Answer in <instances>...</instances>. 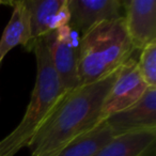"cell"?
Wrapping results in <instances>:
<instances>
[{
  "label": "cell",
  "instance_id": "obj_1",
  "mask_svg": "<svg viewBox=\"0 0 156 156\" xmlns=\"http://www.w3.org/2000/svg\"><path fill=\"white\" fill-rule=\"evenodd\" d=\"M118 71L65 92L29 144L31 156H55L71 140L101 122L103 104Z\"/></svg>",
  "mask_w": 156,
  "mask_h": 156
},
{
  "label": "cell",
  "instance_id": "obj_2",
  "mask_svg": "<svg viewBox=\"0 0 156 156\" xmlns=\"http://www.w3.org/2000/svg\"><path fill=\"white\" fill-rule=\"evenodd\" d=\"M32 51L37 59V78L29 105L15 129L0 140V156H14L20 150L28 147L60 98L67 92L61 86L43 39L35 42Z\"/></svg>",
  "mask_w": 156,
  "mask_h": 156
},
{
  "label": "cell",
  "instance_id": "obj_3",
  "mask_svg": "<svg viewBox=\"0 0 156 156\" xmlns=\"http://www.w3.org/2000/svg\"><path fill=\"white\" fill-rule=\"evenodd\" d=\"M135 51L123 17L94 26L78 41L79 86L96 83L111 75Z\"/></svg>",
  "mask_w": 156,
  "mask_h": 156
},
{
  "label": "cell",
  "instance_id": "obj_4",
  "mask_svg": "<svg viewBox=\"0 0 156 156\" xmlns=\"http://www.w3.org/2000/svg\"><path fill=\"white\" fill-rule=\"evenodd\" d=\"M77 32L69 25L46 34L42 39L46 44L50 62L61 86L65 91L79 87L78 77V41Z\"/></svg>",
  "mask_w": 156,
  "mask_h": 156
},
{
  "label": "cell",
  "instance_id": "obj_5",
  "mask_svg": "<svg viewBox=\"0 0 156 156\" xmlns=\"http://www.w3.org/2000/svg\"><path fill=\"white\" fill-rule=\"evenodd\" d=\"M147 88L138 71L137 60L132 57L118 71L117 78L103 104L101 121L137 103Z\"/></svg>",
  "mask_w": 156,
  "mask_h": 156
},
{
  "label": "cell",
  "instance_id": "obj_6",
  "mask_svg": "<svg viewBox=\"0 0 156 156\" xmlns=\"http://www.w3.org/2000/svg\"><path fill=\"white\" fill-rule=\"evenodd\" d=\"M124 25L127 35L136 50L156 42V1L155 0H125Z\"/></svg>",
  "mask_w": 156,
  "mask_h": 156
},
{
  "label": "cell",
  "instance_id": "obj_7",
  "mask_svg": "<svg viewBox=\"0 0 156 156\" xmlns=\"http://www.w3.org/2000/svg\"><path fill=\"white\" fill-rule=\"evenodd\" d=\"M30 17V41L26 49L32 51L35 42L69 25L67 0H25Z\"/></svg>",
  "mask_w": 156,
  "mask_h": 156
},
{
  "label": "cell",
  "instance_id": "obj_8",
  "mask_svg": "<svg viewBox=\"0 0 156 156\" xmlns=\"http://www.w3.org/2000/svg\"><path fill=\"white\" fill-rule=\"evenodd\" d=\"M69 26L81 37L103 22L123 17L121 0H67Z\"/></svg>",
  "mask_w": 156,
  "mask_h": 156
},
{
  "label": "cell",
  "instance_id": "obj_9",
  "mask_svg": "<svg viewBox=\"0 0 156 156\" xmlns=\"http://www.w3.org/2000/svg\"><path fill=\"white\" fill-rule=\"evenodd\" d=\"M105 121L115 136L137 130L156 129V88H147L138 102Z\"/></svg>",
  "mask_w": 156,
  "mask_h": 156
},
{
  "label": "cell",
  "instance_id": "obj_10",
  "mask_svg": "<svg viewBox=\"0 0 156 156\" xmlns=\"http://www.w3.org/2000/svg\"><path fill=\"white\" fill-rule=\"evenodd\" d=\"M95 156H156V129L115 136Z\"/></svg>",
  "mask_w": 156,
  "mask_h": 156
},
{
  "label": "cell",
  "instance_id": "obj_11",
  "mask_svg": "<svg viewBox=\"0 0 156 156\" xmlns=\"http://www.w3.org/2000/svg\"><path fill=\"white\" fill-rule=\"evenodd\" d=\"M13 11L9 23L0 37V65L2 60L17 45L27 47L30 41V17L25 0L10 1Z\"/></svg>",
  "mask_w": 156,
  "mask_h": 156
},
{
  "label": "cell",
  "instance_id": "obj_12",
  "mask_svg": "<svg viewBox=\"0 0 156 156\" xmlns=\"http://www.w3.org/2000/svg\"><path fill=\"white\" fill-rule=\"evenodd\" d=\"M115 137L105 120L71 140L55 156H95Z\"/></svg>",
  "mask_w": 156,
  "mask_h": 156
},
{
  "label": "cell",
  "instance_id": "obj_13",
  "mask_svg": "<svg viewBox=\"0 0 156 156\" xmlns=\"http://www.w3.org/2000/svg\"><path fill=\"white\" fill-rule=\"evenodd\" d=\"M137 66L149 88H156V42L147 45L140 50Z\"/></svg>",
  "mask_w": 156,
  "mask_h": 156
},
{
  "label": "cell",
  "instance_id": "obj_14",
  "mask_svg": "<svg viewBox=\"0 0 156 156\" xmlns=\"http://www.w3.org/2000/svg\"><path fill=\"white\" fill-rule=\"evenodd\" d=\"M0 66H1V65H0Z\"/></svg>",
  "mask_w": 156,
  "mask_h": 156
}]
</instances>
